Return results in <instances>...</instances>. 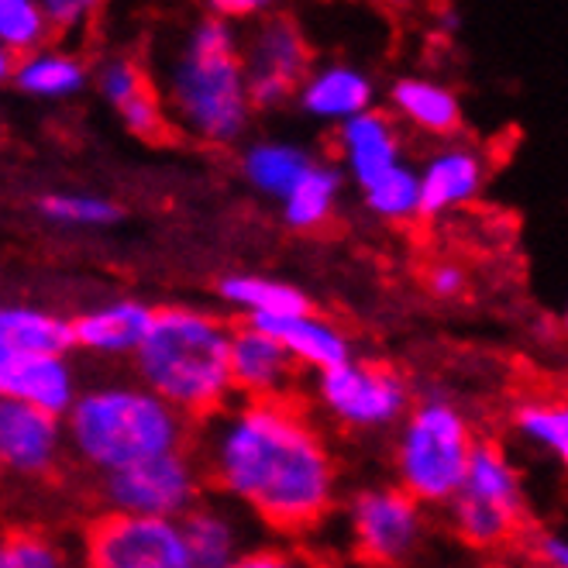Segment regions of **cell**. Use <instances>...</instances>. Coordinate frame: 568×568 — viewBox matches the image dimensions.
Here are the masks:
<instances>
[{
	"mask_svg": "<svg viewBox=\"0 0 568 568\" xmlns=\"http://www.w3.org/2000/svg\"><path fill=\"white\" fill-rule=\"evenodd\" d=\"M352 551L373 568H404L427 545V507L396 483H373L348 496Z\"/></svg>",
	"mask_w": 568,
	"mask_h": 568,
	"instance_id": "obj_9",
	"label": "cell"
},
{
	"mask_svg": "<svg viewBox=\"0 0 568 568\" xmlns=\"http://www.w3.org/2000/svg\"><path fill=\"white\" fill-rule=\"evenodd\" d=\"M420 221H442L445 214L469 207L486 186V162L473 145H438L420 165Z\"/></svg>",
	"mask_w": 568,
	"mask_h": 568,
	"instance_id": "obj_17",
	"label": "cell"
},
{
	"mask_svg": "<svg viewBox=\"0 0 568 568\" xmlns=\"http://www.w3.org/2000/svg\"><path fill=\"white\" fill-rule=\"evenodd\" d=\"M193 452L214 493L276 534L317 527L338 499L334 452L293 399H235L196 427Z\"/></svg>",
	"mask_w": 568,
	"mask_h": 568,
	"instance_id": "obj_1",
	"label": "cell"
},
{
	"mask_svg": "<svg viewBox=\"0 0 568 568\" xmlns=\"http://www.w3.org/2000/svg\"><path fill=\"white\" fill-rule=\"evenodd\" d=\"M265 4H258V0H214L211 4V14H221L227 21L235 18H245V14H262Z\"/></svg>",
	"mask_w": 568,
	"mask_h": 568,
	"instance_id": "obj_38",
	"label": "cell"
},
{
	"mask_svg": "<svg viewBox=\"0 0 568 568\" xmlns=\"http://www.w3.org/2000/svg\"><path fill=\"white\" fill-rule=\"evenodd\" d=\"M97 93L104 97V104L114 108V111H124L131 100H139L142 93H149L155 83L145 80L142 73V65L135 59H128V55H111L97 65Z\"/></svg>",
	"mask_w": 568,
	"mask_h": 568,
	"instance_id": "obj_31",
	"label": "cell"
},
{
	"mask_svg": "<svg viewBox=\"0 0 568 568\" xmlns=\"http://www.w3.org/2000/svg\"><path fill=\"white\" fill-rule=\"evenodd\" d=\"M0 568H70V558L49 534L18 527L0 545Z\"/></svg>",
	"mask_w": 568,
	"mask_h": 568,
	"instance_id": "obj_32",
	"label": "cell"
},
{
	"mask_svg": "<svg viewBox=\"0 0 568 568\" xmlns=\"http://www.w3.org/2000/svg\"><path fill=\"white\" fill-rule=\"evenodd\" d=\"M561 331H565V338H568V307H565V314H561Z\"/></svg>",
	"mask_w": 568,
	"mask_h": 568,
	"instance_id": "obj_39",
	"label": "cell"
},
{
	"mask_svg": "<svg viewBox=\"0 0 568 568\" xmlns=\"http://www.w3.org/2000/svg\"><path fill=\"white\" fill-rule=\"evenodd\" d=\"M314 162L317 159L304 145L280 142V139H258L245 145L239 159L245 183L262 196L280 200V204L293 193V186L311 173Z\"/></svg>",
	"mask_w": 568,
	"mask_h": 568,
	"instance_id": "obj_23",
	"label": "cell"
},
{
	"mask_svg": "<svg viewBox=\"0 0 568 568\" xmlns=\"http://www.w3.org/2000/svg\"><path fill=\"white\" fill-rule=\"evenodd\" d=\"M80 393V373L70 355L0 358V396L4 399H18L24 407L65 420L77 407Z\"/></svg>",
	"mask_w": 568,
	"mask_h": 568,
	"instance_id": "obj_18",
	"label": "cell"
},
{
	"mask_svg": "<svg viewBox=\"0 0 568 568\" xmlns=\"http://www.w3.org/2000/svg\"><path fill=\"white\" fill-rule=\"evenodd\" d=\"M193 442L196 424L139 379H104L87 386L65 417L70 458L93 479L193 448Z\"/></svg>",
	"mask_w": 568,
	"mask_h": 568,
	"instance_id": "obj_3",
	"label": "cell"
},
{
	"mask_svg": "<svg viewBox=\"0 0 568 568\" xmlns=\"http://www.w3.org/2000/svg\"><path fill=\"white\" fill-rule=\"evenodd\" d=\"M196 568H227L248 551L262 548L258 534L265 530L245 507L221 493H204V499L180 520Z\"/></svg>",
	"mask_w": 568,
	"mask_h": 568,
	"instance_id": "obj_12",
	"label": "cell"
},
{
	"mask_svg": "<svg viewBox=\"0 0 568 568\" xmlns=\"http://www.w3.org/2000/svg\"><path fill=\"white\" fill-rule=\"evenodd\" d=\"M300 365L273 334L242 321L235 324V338H231V376H235L239 399H293L300 389Z\"/></svg>",
	"mask_w": 568,
	"mask_h": 568,
	"instance_id": "obj_14",
	"label": "cell"
},
{
	"mask_svg": "<svg viewBox=\"0 0 568 568\" xmlns=\"http://www.w3.org/2000/svg\"><path fill=\"white\" fill-rule=\"evenodd\" d=\"M255 327H262L273 338L304 365V369L314 373H327L338 369V365L352 362V342L345 338V331L338 324H331L327 317L314 314V311H300V314H283V317H255L248 321Z\"/></svg>",
	"mask_w": 568,
	"mask_h": 568,
	"instance_id": "obj_20",
	"label": "cell"
},
{
	"mask_svg": "<svg viewBox=\"0 0 568 568\" xmlns=\"http://www.w3.org/2000/svg\"><path fill=\"white\" fill-rule=\"evenodd\" d=\"M527 517V489L514 458L493 445L479 442L473 452L469 476L445 507L448 530L455 541L473 551L504 548Z\"/></svg>",
	"mask_w": 568,
	"mask_h": 568,
	"instance_id": "obj_6",
	"label": "cell"
},
{
	"mask_svg": "<svg viewBox=\"0 0 568 568\" xmlns=\"http://www.w3.org/2000/svg\"><path fill=\"white\" fill-rule=\"evenodd\" d=\"M311 42L290 14L258 18L245 39V70L255 111H280L314 70Z\"/></svg>",
	"mask_w": 568,
	"mask_h": 568,
	"instance_id": "obj_11",
	"label": "cell"
},
{
	"mask_svg": "<svg viewBox=\"0 0 568 568\" xmlns=\"http://www.w3.org/2000/svg\"><path fill=\"white\" fill-rule=\"evenodd\" d=\"M70 458L65 420L24 407L18 399H0V462L18 479H45Z\"/></svg>",
	"mask_w": 568,
	"mask_h": 568,
	"instance_id": "obj_13",
	"label": "cell"
},
{
	"mask_svg": "<svg viewBox=\"0 0 568 568\" xmlns=\"http://www.w3.org/2000/svg\"><path fill=\"white\" fill-rule=\"evenodd\" d=\"M155 90L170 124L186 139L235 145L255 114L239 24L221 14L196 18L165 55Z\"/></svg>",
	"mask_w": 568,
	"mask_h": 568,
	"instance_id": "obj_2",
	"label": "cell"
},
{
	"mask_svg": "<svg viewBox=\"0 0 568 568\" xmlns=\"http://www.w3.org/2000/svg\"><path fill=\"white\" fill-rule=\"evenodd\" d=\"M36 214L59 227H111L121 221V207L111 196L97 193H42Z\"/></svg>",
	"mask_w": 568,
	"mask_h": 568,
	"instance_id": "obj_29",
	"label": "cell"
},
{
	"mask_svg": "<svg viewBox=\"0 0 568 568\" xmlns=\"http://www.w3.org/2000/svg\"><path fill=\"white\" fill-rule=\"evenodd\" d=\"M389 108L399 121L414 124L430 139H452L462 131V100L452 87L430 77H396L389 83Z\"/></svg>",
	"mask_w": 568,
	"mask_h": 568,
	"instance_id": "obj_22",
	"label": "cell"
},
{
	"mask_svg": "<svg viewBox=\"0 0 568 568\" xmlns=\"http://www.w3.org/2000/svg\"><path fill=\"white\" fill-rule=\"evenodd\" d=\"M334 155H338L342 173L362 190L379 183L396 165H404V135H399L396 118L389 111H365L342 128H334Z\"/></svg>",
	"mask_w": 568,
	"mask_h": 568,
	"instance_id": "obj_15",
	"label": "cell"
},
{
	"mask_svg": "<svg viewBox=\"0 0 568 568\" xmlns=\"http://www.w3.org/2000/svg\"><path fill=\"white\" fill-rule=\"evenodd\" d=\"M348 176L342 173L338 162H314L311 173L293 186V193L283 200V224L293 231H317L324 227L334 211H338V200L345 193Z\"/></svg>",
	"mask_w": 568,
	"mask_h": 568,
	"instance_id": "obj_25",
	"label": "cell"
},
{
	"mask_svg": "<svg viewBox=\"0 0 568 568\" xmlns=\"http://www.w3.org/2000/svg\"><path fill=\"white\" fill-rule=\"evenodd\" d=\"M227 568H317V565L307 555H300L286 545H262Z\"/></svg>",
	"mask_w": 568,
	"mask_h": 568,
	"instance_id": "obj_34",
	"label": "cell"
},
{
	"mask_svg": "<svg viewBox=\"0 0 568 568\" xmlns=\"http://www.w3.org/2000/svg\"><path fill=\"white\" fill-rule=\"evenodd\" d=\"M87 568H196L180 520L100 514L83 538Z\"/></svg>",
	"mask_w": 568,
	"mask_h": 568,
	"instance_id": "obj_10",
	"label": "cell"
},
{
	"mask_svg": "<svg viewBox=\"0 0 568 568\" xmlns=\"http://www.w3.org/2000/svg\"><path fill=\"white\" fill-rule=\"evenodd\" d=\"M217 296L224 304L245 314V321L255 317H283L311 311L307 296L300 286L273 280V276H252V273H231L217 280Z\"/></svg>",
	"mask_w": 568,
	"mask_h": 568,
	"instance_id": "obj_26",
	"label": "cell"
},
{
	"mask_svg": "<svg viewBox=\"0 0 568 568\" xmlns=\"http://www.w3.org/2000/svg\"><path fill=\"white\" fill-rule=\"evenodd\" d=\"M55 36L45 8L39 0H0V49L11 55H31L39 49H49V39Z\"/></svg>",
	"mask_w": 568,
	"mask_h": 568,
	"instance_id": "obj_30",
	"label": "cell"
},
{
	"mask_svg": "<svg viewBox=\"0 0 568 568\" xmlns=\"http://www.w3.org/2000/svg\"><path fill=\"white\" fill-rule=\"evenodd\" d=\"M235 327L200 307H159L152 334L135 355V379L196 427L235 404L231 376Z\"/></svg>",
	"mask_w": 568,
	"mask_h": 568,
	"instance_id": "obj_4",
	"label": "cell"
},
{
	"mask_svg": "<svg viewBox=\"0 0 568 568\" xmlns=\"http://www.w3.org/2000/svg\"><path fill=\"white\" fill-rule=\"evenodd\" d=\"M465 270L455 262H438L434 270L427 273V290L430 296H438V300H458L465 293Z\"/></svg>",
	"mask_w": 568,
	"mask_h": 568,
	"instance_id": "obj_36",
	"label": "cell"
},
{
	"mask_svg": "<svg viewBox=\"0 0 568 568\" xmlns=\"http://www.w3.org/2000/svg\"><path fill=\"white\" fill-rule=\"evenodd\" d=\"M42 8L55 36H73L93 14V4H87V0H42Z\"/></svg>",
	"mask_w": 568,
	"mask_h": 568,
	"instance_id": "obj_35",
	"label": "cell"
},
{
	"mask_svg": "<svg viewBox=\"0 0 568 568\" xmlns=\"http://www.w3.org/2000/svg\"><path fill=\"white\" fill-rule=\"evenodd\" d=\"M296 108L321 124L342 128L376 108V83L352 62H317L304 87L296 90Z\"/></svg>",
	"mask_w": 568,
	"mask_h": 568,
	"instance_id": "obj_19",
	"label": "cell"
},
{
	"mask_svg": "<svg viewBox=\"0 0 568 568\" xmlns=\"http://www.w3.org/2000/svg\"><path fill=\"white\" fill-rule=\"evenodd\" d=\"M476 445L473 424L455 399L427 393L393 430V483L427 510H445L469 476Z\"/></svg>",
	"mask_w": 568,
	"mask_h": 568,
	"instance_id": "obj_5",
	"label": "cell"
},
{
	"mask_svg": "<svg viewBox=\"0 0 568 568\" xmlns=\"http://www.w3.org/2000/svg\"><path fill=\"white\" fill-rule=\"evenodd\" d=\"M121 124L131 131L135 139H145V142H159L165 139V128H173L170 124V114H165V104H162V97L159 90L152 87L149 93H142L139 100H131V104L124 111H118Z\"/></svg>",
	"mask_w": 568,
	"mask_h": 568,
	"instance_id": "obj_33",
	"label": "cell"
},
{
	"mask_svg": "<svg viewBox=\"0 0 568 568\" xmlns=\"http://www.w3.org/2000/svg\"><path fill=\"white\" fill-rule=\"evenodd\" d=\"M311 404L342 430L379 434L396 430L414 410V389L407 376L383 362L352 358L338 369L314 373L307 379Z\"/></svg>",
	"mask_w": 568,
	"mask_h": 568,
	"instance_id": "obj_7",
	"label": "cell"
},
{
	"mask_svg": "<svg viewBox=\"0 0 568 568\" xmlns=\"http://www.w3.org/2000/svg\"><path fill=\"white\" fill-rule=\"evenodd\" d=\"M87 62L62 49H39L14 62L11 87L31 100H70L87 90Z\"/></svg>",
	"mask_w": 568,
	"mask_h": 568,
	"instance_id": "obj_24",
	"label": "cell"
},
{
	"mask_svg": "<svg viewBox=\"0 0 568 568\" xmlns=\"http://www.w3.org/2000/svg\"><path fill=\"white\" fill-rule=\"evenodd\" d=\"M538 558L548 568H568V534H541Z\"/></svg>",
	"mask_w": 568,
	"mask_h": 568,
	"instance_id": "obj_37",
	"label": "cell"
},
{
	"mask_svg": "<svg viewBox=\"0 0 568 568\" xmlns=\"http://www.w3.org/2000/svg\"><path fill=\"white\" fill-rule=\"evenodd\" d=\"M77 352L73 317L39 304H8L0 311V358H45Z\"/></svg>",
	"mask_w": 568,
	"mask_h": 568,
	"instance_id": "obj_21",
	"label": "cell"
},
{
	"mask_svg": "<svg viewBox=\"0 0 568 568\" xmlns=\"http://www.w3.org/2000/svg\"><path fill=\"white\" fill-rule=\"evenodd\" d=\"M514 434L568 473V399H527L514 410Z\"/></svg>",
	"mask_w": 568,
	"mask_h": 568,
	"instance_id": "obj_27",
	"label": "cell"
},
{
	"mask_svg": "<svg viewBox=\"0 0 568 568\" xmlns=\"http://www.w3.org/2000/svg\"><path fill=\"white\" fill-rule=\"evenodd\" d=\"M159 307H149L142 300H108L73 317L77 352L100 358V362H124L142 352L152 334Z\"/></svg>",
	"mask_w": 568,
	"mask_h": 568,
	"instance_id": "obj_16",
	"label": "cell"
},
{
	"mask_svg": "<svg viewBox=\"0 0 568 568\" xmlns=\"http://www.w3.org/2000/svg\"><path fill=\"white\" fill-rule=\"evenodd\" d=\"M362 204L373 217L386 224H410L420 221V170L410 162L396 165L379 183L362 190Z\"/></svg>",
	"mask_w": 568,
	"mask_h": 568,
	"instance_id": "obj_28",
	"label": "cell"
},
{
	"mask_svg": "<svg viewBox=\"0 0 568 568\" xmlns=\"http://www.w3.org/2000/svg\"><path fill=\"white\" fill-rule=\"evenodd\" d=\"M207 473L193 448L159 455L93 479L97 504L118 517L183 520L207 493Z\"/></svg>",
	"mask_w": 568,
	"mask_h": 568,
	"instance_id": "obj_8",
	"label": "cell"
}]
</instances>
